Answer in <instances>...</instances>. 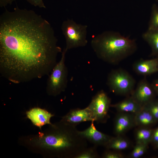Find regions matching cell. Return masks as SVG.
Wrapping results in <instances>:
<instances>
[{
    "label": "cell",
    "mask_w": 158,
    "mask_h": 158,
    "mask_svg": "<svg viewBox=\"0 0 158 158\" xmlns=\"http://www.w3.org/2000/svg\"><path fill=\"white\" fill-rule=\"evenodd\" d=\"M26 114L28 118L31 121L32 123L40 129L45 125H53L51 123L50 120L54 115L44 109L34 108L27 111Z\"/></svg>",
    "instance_id": "cell-12"
},
{
    "label": "cell",
    "mask_w": 158,
    "mask_h": 158,
    "mask_svg": "<svg viewBox=\"0 0 158 158\" xmlns=\"http://www.w3.org/2000/svg\"><path fill=\"white\" fill-rule=\"evenodd\" d=\"M157 57V58H158V57Z\"/></svg>",
    "instance_id": "cell-29"
},
{
    "label": "cell",
    "mask_w": 158,
    "mask_h": 158,
    "mask_svg": "<svg viewBox=\"0 0 158 158\" xmlns=\"http://www.w3.org/2000/svg\"><path fill=\"white\" fill-rule=\"evenodd\" d=\"M94 121L92 114L88 108L71 109L63 116L61 121L69 125L76 127L81 123Z\"/></svg>",
    "instance_id": "cell-9"
},
{
    "label": "cell",
    "mask_w": 158,
    "mask_h": 158,
    "mask_svg": "<svg viewBox=\"0 0 158 158\" xmlns=\"http://www.w3.org/2000/svg\"><path fill=\"white\" fill-rule=\"evenodd\" d=\"M133 68L137 74L144 76L150 75L158 72L157 57L149 60H140L135 62Z\"/></svg>",
    "instance_id": "cell-13"
},
{
    "label": "cell",
    "mask_w": 158,
    "mask_h": 158,
    "mask_svg": "<svg viewBox=\"0 0 158 158\" xmlns=\"http://www.w3.org/2000/svg\"><path fill=\"white\" fill-rule=\"evenodd\" d=\"M32 6L40 8H46L43 0H25Z\"/></svg>",
    "instance_id": "cell-24"
},
{
    "label": "cell",
    "mask_w": 158,
    "mask_h": 158,
    "mask_svg": "<svg viewBox=\"0 0 158 158\" xmlns=\"http://www.w3.org/2000/svg\"><path fill=\"white\" fill-rule=\"evenodd\" d=\"M156 144V147L157 148H158V142Z\"/></svg>",
    "instance_id": "cell-28"
},
{
    "label": "cell",
    "mask_w": 158,
    "mask_h": 158,
    "mask_svg": "<svg viewBox=\"0 0 158 158\" xmlns=\"http://www.w3.org/2000/svg\"><path fill=\"white\" fill-rule=\"evenodd\" d=\"M148 29L158 30V6L156 4L152 6Z\"/></svg>",
    "instance_id": "cell-19"
},
{
    "label": "cell",
    "mask_w": 158,
    "mask_h": 158,
    "mask_svg": "<svg viewBox=\"0 0 158 158\" xmlns=\"http://www.w3.org/2000/svg\"><path fill=\"white\" fill-rule=\"evenodd\" d=\"M151 141L155 144L158 142V128L153 131Z\"/></svg>",
    "instance_id": "cell-26"
},
{
    "label": "cell",
    "mask_w": 158,
    "mask_h": 158,
    "mask_svg": "<svg viewBox=\"0 0 158 158\" xmlns=\"http://www.w3.org/2000/svg\"><path fill=\"white\" fill-rule=\"evenodd\" d=\"M153 131L145 127L138 129L135 135L136 143L148 145L152 141Z\"/></svg>",
    "instance_id": "cell-18"
},
{
    "label": "cell",
    "mask_w": 158,
    "mask_h": 158,
    "mask_svg": "<svg viewBox=\"0 0 158 158\" xmlns=\"http://www.w3.org/2000/svg\"><path fill=\"white\" fill-rule=\"evenodd\" d=\"M142 36L151 48V56L158 57V30L147 29Z\"/></svg>",
    "instance_id": "cell-15"
},
{
    "label": "cell",
    "mask_w": 158,
    "mask_h": 158,
    "mask_svg": "<svg viewBox=\"0 0 158 158\" xmlns=\"http://www.w3.org/2000/svg\"><path fill=\"white\" fill-rule=\"evenodd\" d=\"M111 100L103 90L98 92L93 97L87 107L91 112L94 121L104 123L109 118L108 111L111 107Z\"/></svg>",
    "instance_id": "cell-7"
},
{
    "label": "cell",
    "mask_w": 158,
    "mask_h": 158,
    "mask_svg": "<svg viewBox=\"0 0 158 158\" xmlns=\"http://www.w3.org/2000/svg\"><path fill=\"white\" fill-rule=\"evenodd\" d=\"M67 50L65 48L61 57L48 75L46 91L49 95L56 96L65 91L67 86L68 70L65 63Z\"/></svg>",
    "instance_id": "cell-4"
},
{
    "label": "cell",
    "mask_w": 158,
    "mask_h": 158,
    "mask_svg": "<svg viewBox=\"0 0 158 158\" xmlns=\"http://www.w3.org/2000/svg\"><path fill=\"white\" fill-rule=\"evenodd\" d=\"M143 107L150 112L156 121H158V101L152 100Z\"/></svg>",
    "instance_id": "cell-22"
},
{
    "label": "cell",
    "mask_w": 158,
    "mask_h": 158,
    "mask_svg": "<svg viewBox=\"0 0 158 158\" xmlns=\"http://www.w3.org/2000/svg\"><path fill=\"white\" fill-rule=\"evenodd\" d=\"M154 91L146 78L141 80L132 94V97L143 106L153 100Z\"/></svg>",
    "instance_id": "cell-8"
},
{
    "label": "cell",
    "mask_w": 158,
    "mask_h": 158,
    "mask_svg": "<svg viewBox=\"0 0 158 158\" xmlns=\"http://www.w3.org/2000/svg\"><path fill=\"white\" fill-rule=\"evenodd\" d=\"M32 141L51 156L58 157L75 158L87 146V140L76 127L61 121L51 125L46 133H39Z\"/></svg>",
    "instance_id": "cell-2"
},
{
    "label": "cell",
    "mask_w": 158,
    "mask_h": 158,
    "mask_svg": "<svg viewBox=\"0 0 158 158\" xmlns=\"http://www.w3.org/2000/svg\"><path fill=\"white\" fill-rule=\"evenodd\" d=\"M91 47L97 57L112 65H116L136 51L135 41L119 32L107 31L93 37Z\"/></svg>",
    "instance_id": "cell-3"
},
{
    "label": "cell",
    "mask_w": 158,
    "mask_h": 158,
    "mask_svg": "<svg viewBox=\"0 0 158 158\" xmlns=\"http://www.w3.org/2000/svg\"><path fill=\"white\" fill-rule=\"evenodd\" d=\"M97 147L93 146L87 147L78 154L75 158H98L99 156L97 152Z\"/></svg>",
    "instance_id": "cell-20"
},
{
    "label": "cell",
    "mask_w": 158,
    "mask_h": 158,
    "mask_svg": "<svg viewBox=\"0 0 158 158\" xmlns=\"http://www.w3.org/2000/svg\"><path fill=\"white\" fill-rule=\"evenodd\" d=\"M151 84L154 91L158 94V79L154 80Z\"/></svg>",
    "instance_id": "cell-27"
},
{
    "label": "cell",
    "mask_w": 158,
    "mask_h": 158,
    "mask_svg": "<svg viewBox=\"0 0 158 158\" xmlns=\"http://www.w3.org/2000/svg\"><path fill=\"white\" fill-rule=\"evenodd\" d=\"M105 151L103 154L102 157L103 158H122L123 155L116 150L111 151L109 149Z\"/></svg>",
    "instance_id": "cell-23"
},
{
    "label": "cell",
    "mask_w": 158,
    "mask_h": 158,
    "mask_svg": "<svg viewBox=\"0 0 158 158\" xmlns=\"http://www.w3.org/2000/svg\"><path fill=\"white\" fill-rule=\"evenodd\" d=\"M134 121L135 125L144 127L151 125L156 121L150 112L143 107L134 114Z\"/></svg>",
    "instance_id": "cell-16"
},
{
    "label": "cell",
    "mask_w": 158,
    "mask_h": 158,
    "mask_svg": "<svg viewBox=\"0 0 158 158\" xmlns=\"http://www.w3.org/2000/svg\"><path fill=\"white\" fill-rule=\"evenodd\" d=\"M16 0H0V6L5 8L8 5H11Z\"/></svg>",
    "instance_id": "cell-25"
},
{
    "label": "cell",
    "mask_w": 158,
    "mask_h": 158,
    "mask_svg": "<svg viewBox=\"0 0 158 158\" xmlns=\"http://www.w3.org/2000/svg\"><path fill=\"white\" fill-rule=\"evenodd\" d=\"M110 107L115 108L119 112L128 113L134 114L141 110L143 107L132 96L116 104H111Z\"/></svg>",
    "instance_id": "cell-14"
},
{
    "label": "cell",
    "mask_w": 158,
    "mask_h": 158,
    "mask_svg": "<svg viewBox=\"0 0 158 158\" xmlns=\"http://www.w3.org/2000/svg\"><path fill=\"white\" fill-rule=\"evenodd\" d=\"M50 23L33 10L6 9L0 17V72L15 84L49 75L61 48Z\"/></svg>",
    "instance_id": "cell-1"
},
{
    "label": "cell",
    "mask_w": 158,
    "mask_h": 158,
    "mask_svg": "<svg viewBox=\"0 0 158 158\" xmlns=\"http://www.w3.org/2000/svg\"><path fill=\"white\" fill-rule=\"evenodd\" d=\"M147 145L136 143L130 154V157L138 158L142 156L146 151Z\"/></svg>",
    "instance_id": "cell-21"
},
{
    "label": "cell",
    "mask_w": 158,
    "mask_h": 158,
    "mask_svg": "<svg viewBox=\"0 0 158 158\" xmlns=\"http://www.w3.org/2000/svg\"><path fill=\"white\" fill-rule=\"evenodd\" d=\"M135 125L134 114L120 112L114 119V133L117 136L121 135Z\"/></svg>",
    "instance_id": "cell-11"
},
{
    "label": "cell",
    "mask_w": 158,
    "mask_h": 158,
    "mask_svg": "<svg viewBox=\"0 0 158 158\" xmlns=\"http://www.w3.org/2000/svg\"><path fill=\"white\" fill-rule=\"evenodd\" d=\"M107 82L111 91L121 95L132 94L135 83L133 76L121 68L112 70L108 75Z\"/></svg>",
    "instance_id": "cell-6"
},
{
    "label": "cell",
    "mask_w": 158,
    "mask_h": 158,
    "mask_svg": "<svg viewBox=\"0 0 158 158\" xmlns=\"http://www.w3.org/2000/svg\"><path fill=\"white\" fill-rule=\"evenodd\" d=\"M87 25L78 24L72 19H68L63 22L61 29L66 40L65 48L67 51L87 45Z\"/></svg>",
    "instance_id": "cell-5"
},
{
    "label": "cell",
    "mask_w": 158,
    "mask_h": 158,
    "mask_svg": "<svg viewBox=\"0 0 158 158\" xmlns=\"http://www.w3.org/2000/svg\"><path fill=\"white\" fill-rule=\"evenodd\" d=\"M94 122L91 121V125L88 128L83 131H79V133L94 145L105 147L112 137L97 130L94 125Z\"/></svg>",
    "instance_id": "cell-10"
},
{
    "label": "cell",
    "mask_w": 158,
    "mask_h": 158,
    "mask_svg": "<svg viewBox=\"0 0 158 158\" xmlns=\"http://www.w3.org/2000/svg\"><path fill=\"white\" fill-rule=\"evenodd\" d=\"M130 145V142L127 139L121 135H118L116 137H112L104 147L108 149L117 151L126 150Z\"/></svg>",
    "instance_id": "cell-17"
}]
</instances>
